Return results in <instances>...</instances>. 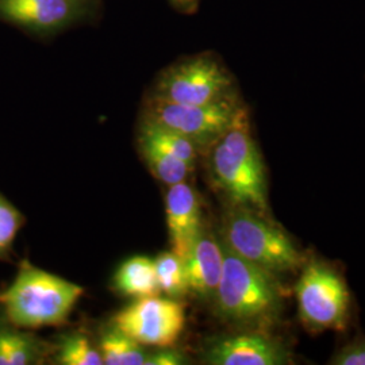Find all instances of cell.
<instances>
[{"label": "cell", "mask_w": 365, "mask_h": 365, "mask_svg": "<svg viewBox=\"0 0 365 365\" xmlns=\"http://www.w3.org/2000/svg\"><path fill=\"white\" fill-rule=\"evenodd\" d=\"M209 168L215 185L232 206L268 215V184L248 108L240 105L229 128L209 148Z\"/></svg>", "instance_id": "6da1fadb"}, {"label": "cell", "mask_w": 365, "mask_h": 365, "mask_svg": "<svg viewBox=\"0 0 365 365\" xmlns=\"http://www.w3.org/2000/svg\"><path fill=\"white\" fill-rule=\"evenodd\" d=\"M223 269L214 302L225 321L238 325H274L283 312L284 292L276 276L244 260L223 242Z\"/></svg>", "instance_id": "7a4b0ae2"}, {"label": "cell", "mask_w": 365, "mask_h": 365, "mask_svg": "<svg viewBox=\"0 0 365 365\" xmlns=\"http://www.w3.org/2000/svg\"><path fill=\"white\" fill-rule=\"evenodd\" d=\"M84 294L83 287L24 261L13 283L0 294V304L18 329L58 327Z\"/></svg>", "instance_id": "3957f363"}, {"label": "cell", "mask_w": 365, "mask_h": 365, "mask_svg": "<svg viewBox=\"0 0 365 365\" xmlns=\"http://www.w3.org/2000/svg\"><path fill=\"white\" fill-rule=\"evenodd\" d=\"M222 235V242L235 255L271 274L295 272L304 265L291 237L255 210L232 206L223 218Z\"/></svg>", "instance_id": "277c9868"}, {"label": "cell", "mask_w": 365, "mask_h": 365, "mask_svg": "<svg viewBox=\"0 0 365 365\" xmlns=\"http://www.w3.org/2000/svg\"><path fill=\"white\" fill-rule=\"evenodd\" d=\"M300 321L310 331L344 330L349 318L351 295L342 276L322 261L302 267L295 286Z\"/></svg>", "instance_id": "5b68a950"}, {"label": "cell", "mask_w": 365, "mask_h": 365, "mask_svg": "<svg viewBox=\"0 0 365 365\" xmlns=\"http://www.w3.org/2000/svg\"><path fill=\"white\" fill-rule=\"evenodd\" d=\"M233 93V78L211 54H199L168 68L152 98L182 105H207Z\"/></svg>", "instance_id": "8992f818"}, {"label": "cell", "mask_w": 365, "mask_h": 365, "mask_svg": "<svg viewBox=\"0 0 365 365\" xmlns=\"http://www.w3.org/2000/svg\"><path fill=\"white\" fill-rule=\"evenodd\" d=\"M240 105L235 95L207 105H182L150 98L144 120L182 134L199 149H209L229 128Z\"/></svg>", "instance_id": "52a82bcc"}, {"label": "cell", "mask_w": 365, "mask_h": 365, "mask_svg": "<svg viewBox=\"0 0 365 365\" xmlns=\"http://www.w3.org/2000/svg\"><path fill=\"white\" fill-rule=\"evenodd\" d=\"M184 307L175 299L148 297L114 317L113 325L144 346L170 348L182 333Z\"/></svg>", "instance_id": "ba28073f"}, {"label": "cell", "mask_w": 365, "mask_h": 365, "mask_svg": "<svg viewBox=\"0 0 365 365\" xmlns=\"http://www.w3.org/2000/svg\"><path fill=\"white\" fill-rule=\"evenodd\" d=\"M203 361L211 365H284L292 363V356L282 341L261 331H249L211 339Z\"/></svg>", "instance_id": "9c48e42d"}, {"label": "cell", "mask_w": 365, "mask_h": 365, "mask_svg": "<svg viewBox=\"0 0 365 365\" xmlns=\"http://www.w3.org/2000/svg\"><path fill=\"white\" fill-rule=\"evenodd\" d=\"M88 0H0V21L34 33H52L84 13Z\"/></svg>", "instance_id": "30bf717a"}, {"label": "cell", "mask_w": 365, "mask_h": 365, "mask_svg": "<svg viewBox=\"0 0 365 365\" xmlns=\"http://www.w3.org/2000/svg\"><path fill=\"white\" fill-rule=\"evenodd\" d=\"M165 214L172 252L184 259L202 229V211L195 190L182 182L170 185Z\"/></svg>", "instance_id": "8fae6325"}, {"label": "cell", "mask_w": 365, "mask_h": 365, "mask_svg": "<svg viewBox=\"0 0 365 365\" xmlns=\"http://www.w3.org/2000/svg\"><path fill=\"white\" fill-rule=\"evenodd\" d=\"M182 260L188 292L202 299L214 300L223 269L222 242L202 230Z\"/></svg>", "instance_id": "7c38bea8"}, {"label": "cell", "mask_w": 365, "mask_h": 365, "mask_svg": "<svg viewBox=\"0 0 365 365\" xmlns=\"http://www.w3.org/2000/svg\"><path fill=\"white\" fill-rule=\"evenodd\" d=\"M113 284L119 294L137 299L158 297L161 294L157 282L155 261L144 256L131 257L125 261L118 268Z\"/></svg>", "instance_id": "4fadbf2b"}, {"label": "cell", "mask_w": 365, "mask_h": 365, "mask_svg": "<svg viewBox=\"0 0 365 365\" xmlns=\"http://www.w3.org/2000/svg\"><path fill=\"white\" fill-rule=\"evenodd\" d=\"M99 349L106 365H145L149 357L144 345L130 339L114 325L102 334Z\"/></svg>", "instance_id": "5bb4252c"}, {"label": "cell", "mask_w": 365, "mask_h": 365, "mask_svg": "<svg viewBox=\"0 0 365 365\" xmlns=\"http://www.w3.org/2000/svg\"><path fill=\"white\" fill-rule=\"evenodd\" d=\"M138 138L146 140L152 144L157 145L158 148L170 152V155L184 161L191 170H194L199 148L182 134L156 123L143 120Z\"/></svg>", "instance_id": "9a60e30c"}, {"label": "cell", "mask_w": 365, "mask_h": 365, "mask_svg": "<svg viewBox=\"0 0 365 365\" xmlns=\"http://www.w3.org/2000/svg\"><path fill=\"white\" fill-rule=\"evenodd\" d=\"M138 143L146 165L160 182L168 187L185 182V178L191 172V168L184 161L146 140L138 138Z\"/></svg>", "instance_id": "2e32d148"}, {"label": "cell", "mask_w": 365, "mask_h": 365, "mask_svg": "<svg viewBox=\"0 0 365 365\" xmlns=\"http://www.w3.org/2000/svg\"><path fill=\"white\" fill-rule=\"evenodd\" d=\"M41 346L31 334L13 329H0V365L38 363Z\"/></svg>", "instance_id": "e0dca14e"}, {"label": "cell", "mask_w": 365, "mask_h": 365, "mask_svg": "<svg viewBox=\"0 0 365 365\" xmlns=\"http://www.w3.org/2000/svg\"><path fill=\"white\" fill-rule=\"evenodd\" d=\"M155 261L157 282L161 292L167 294L170 299L182 298L188 294L184 260L175 252L161 253Z\"/></svg>", "instance_id": "ac0fdd59"}, {"label": "cell", "mask_w": 365, "mask_h": 365, "mask_svg": "<svg viewBox=\"0 0 365 365\" xmlns=\"http://www.w3.org/2000/svg\"><path fill=\"white\" fill-rule=\"evenodd\" d=\"M57 363L61 365H102L103 357L83 334H68L58 345Z\"/></svg>", "instance_id": "d6986e66"}, {"label": "cell", "mask_w": 365, "mask_h": 365, "mask_svg": "<svg viewBox=\"0 0 365 365\" xmlns=\"http://www.w3.org/2000/svg\"><path fill=\"white\" fill-rule=\"evenodd\" d=\"M24 222L21 212L0 196V255L7 253Z\"/></svg>", "instance_id": "ffe728a7"}, {"label": "cell", "mask_w": 365, "mask_h": 365, "mask_svg": "<svg viewBox=\"0 0 365 365\" xmlns=\"http://www.w3.org/2000/svg\"><path fill=\"white\" fill-rule=\"evenodd\" d=\"M333 365H365V339H353L333 354Z\"/></svg>", "instance_id": "44dd1931"}, {"label": "cell", "mask_w": 365, "mask_h": 365, "mask_svg": "<svg viewBox=\"0 0 365 365\" xmlns=\"http://www.w3.org/2000/svg\"><path fill=\"white\" fill-rule=\"evenodd\" d=\"M185 359L180 353L175 351H168L167 348H163V351L157 353H149V357L145 365H178L184 364Z\"/></svg>", "instance_id": "7402d4cb"}, {"label": "cell", "mask_w": 365, "mask_h": 365, "mask_svg": "<svg viewBox=\"0 0 365 365\" xmlns=\"http://www.w3.org/2000/svg\"><path fill=\"white\" fill-rule=\"evenodd\" d=\"M176 7L182 9L184 11H194L195 10L197 0H170Z\"/></svg>", "instance_id": "603a6c76"}]
</instances>
